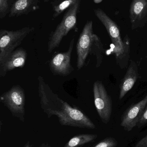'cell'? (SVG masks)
I'll return each instance as SVG.
<instances>
[{
    "label": "cell",
    "mask_w": 147,
    "mask_h": 147,
    "mask_svg": "<svg viewBox=\"0 0 147 147\" xmlns=\"http://www.w3.org/2000/svg\"><path fill=\"white\" fill-rule=\"evenodd\" d=\"M38 90L41 108L47 118L55 116L61 126L96 128L94 123L82 111L60 98L40 75L38 77Z\"/></svg>",
    "instance_id": "obj_1"
},
{
    "label": "cell",
    "mask_w": 147,
    "mask_h": 147,
    "mask_svg": "<svg viewBox=\"0 0 147 147\" xmlns=\"http://www.w3.org/2000/svg\"><path fill=\"white\" fill-rule=\"evenodd\" d=\"M76 53L77 68L78 70L86 65L90 55L96 57L97 68L102 64L104 49L100 38L93 32V22L91 20L86 22L79 35L76 45Z\"/></svg>",
    "instance_id": "obj_2"
},
{
    "label": "cell",
    "mask_w": 147,
    "mask_h": 147,
    "mask_svg": "<svg viewBox=\"0 0 147 147\" xmlns=\"http://www.w3.org/2000/svg\"><path fill=\"white\" fill-rule=\"evenodd\" d=\"M81 0L68 9L64 15L59 24L54 31L50 34L47 43V50L51 53L58 48L62 40L71 31H78L77 25V15L80 8Z\"/></svg>",
    "instance_id": "obj_3"
},
{
    "label": "cell",
    "mask_w": 147,
    "mask_h": 147,
    "mask_svg": "<svg viewBox=\"0 0 147 147\" xmlns=\"http://www.w3.org/2000/svg\"><path fill=\"white\" fill-rule=\"evenodd\" d=\"M34 27H25L16 30H0V64L34 31Z\"/></svg>",
    "instance_id": "obj_4"
},
{
    "label": "cell",
    "mask_w": 147,
    "mask_h": 147,
    "mask_svg": "<svg viewBox=\"0 0 147 147\" xmlns=\"http://www.w3.org/2000/svg\"><path fill=\"white\" fill-rule=\"evenodd\" d=\"M0 101L14 117L22 122L25 121L26 94L22 86L18 84L13 85L1 95Z\"/></svg>",
    "instance_id": "obj_5"
},
{
    "label": "cell",
    "mask_w": 147,
    "mask_h": 147,
    "mask_svg": "<svg viewBox=\"0 0 147 147\" xmlns=\"http://www.w3.org/2000/svg\"><path fill=\"white\" fill-rule=\"evenodd\" d=\"M94 103L102 121L107 124L112 113V101L103 83L97 80L93 84Z\"/></svg>",
    "instance_id": "obj_6"
},
{
    "label": "cell",
    "mask_w": 147,
    "mask_h": 147,
    "mask_svg": "<svg viewBox=\"0 0 147 147\" xmlns=\"http://www.w3.org/2000/svg\"><path fill=\"white\" fill-rule=\"evenodd\" d=\"M74 42L75 38H73L70 42L66 51L56 53L49 61V69L53 75L66 77L74 71V68L71 63V59Z\"/></svg>",
    "instance_id": "obj_7"
},
{
    "label": "cell",
    "mask_w": 147,
    "mask_h": 147,
    "mask_svg": "<svg viewBox=\"0 0 147 147\" xmlns=\"http://www.w3.org/2000/svg\"><path fill=\"white\" fill-rule=\"evenodd\" d=\"M96 16L99 19L107 30L114 46L113 53L116 57L121 55L123 51L124 44L121 38L120 29L117 24L102 9L100 8L94 9Z\"/></svg>",
    "instance_id": "obj_8"
},
{
    "label": "cell",
    "mask_w": 147,
    "mask_h": 147,
    "mask_svg": "<svg viewBox=\"0 0 147 147\" xmlns=\"http://www.w3.org/2000/svg\"><path fill=\"white\" fill-rule=\"evenodd\" d=\"M147 105V95L137 103L130 106L124 112L121 118V125L127 132L135 127Z\"/></svg>",
    "instance_id": "obj_9"
},
{
    "label": "cell",
    "mask_w": 147,
    "mask_h": 147,
    "mask_svg": "<svg viewBox=\"0 0 147 147\" xmlns=\"http://www.w3.org/2000/svg\"><path fill=\"white\" fill-rule=\"evenodd\" d=\"M132 30L142 28L147 23V0H133L129 9Z\"/></svg>",
    "instance_id": "obj_10"
},
{
    "label": "cell",
    "mask_w": 147,
    "mask_h": 147,
    "mask_svg": "<svg viewBox=\"0 0 147 147\" xmlns=\"http://www.w3.org/2000/svg\"><path fill=\"white\" fill-rule=\"evenodd\" d=\"M27 57V51L24 48L20 47L16 49L0 64V77L4 78L7 72L16 68L24 67Z\"/></svg>",
    "instance_id": "obj_11"
},
{
    "label": "cell",
    "mask_w": 147,
    "mask_h": 147,
    "mask_svg": "<svg viewBox=\"0 0 147 147\" xmlns=\"http://www.w3.org/2000/svg\"><path fill=\"white\" fill-rule=\"evenodd\" d=\"M40 0H15L9 13L10 18L19 17L30 13L39 8Z\"/></svg>",
    "instance_id": "obj_12"
},
{
    "label": "cell",
    "mask_w": 147,
    "mask_h": 147,
    "mask_svg": "<svg viewBox=\"0 0 147 147\" xmlns=\"http://www.w3.org/2000/svg\"><path fill=\"white\" fill-rule=\"evenodd\" d=\"M139 76L138 68L136 63L131 60L120 85L119 99L123 98L125 95L131 90L137 81Z\"/></svg>",
    "instance_id": "obj_13"
},
{
    "label": "cell",
    "mask_w": 147,
    "mask_h": 147,
    "mask_svg": "<svg viewBox=\"0 0 147 147\" xmlns=\"http://www.w3.org/2000/svg\"><path fill=\"white\" fill-rule=\"evenodd\" d=\"M98 135L93 134H80L71 138L64 147H80L92 142L97 138Z\"/></svg>",
    "instance_id": "obj_14"
},
{
    "label": "cell",
    "mask_w": 147,
    "mask_h": 147,
    "mask_svg": "<svg viewBox=\"0 0 147 147\" xmlns=\"http://www.w3.org/2000/svg\"><path fill=\"white\" fill-rule=\"evenodd\" d=\"M79 0H52L51 2L53 17L57 18L64 11L75 5Z\"/></svg>",
    "instance_id": "obj_15"
},
{
    "label": "cell",
    "mask_w": 147,
    "mask_h": 147,
    "mask_svg": "<svg viewBox=\"0 0 147 147\" xmlns=\"http://www.w3.org/2000/svg\"><path fill=\"white\" fill-rule=\"evenodd\" d=\"M130 38L128 35H126L123 40V51L121 55L116 57L117 64L121 69H124L127 67L128 63L130 56Z\"/></svg>",
    "instance_id": "obj_16"
},
{
    "label": "cell",
    "mask_w": 147,
    "mask_h": 147,
    "mask_svg": "<svg viewBox=\"0 0 147 147\" xmlns=\"http://www.w3.org/2000/svg\"><path fill=\"white\" fill-rule=\"evenodd\" d=\"M118 143L115 139L109 137L101 141L94 147H116Z\"/></svg>",
    "instance_id": "obj_17"
},
{
    "label": "cell",
    "mask_w": 147,
    "mask_h": 147,
    "mask_svg": "<svg viewBox=\"0 0 147 147\" xmlns=\"http://www.w3.org/2000/svg\"><path fill=\"white\" fill-rule=\"evenodd\" d=\"M10 7L8 0H0V19L6 17L9 13Z\"/></svg>",
    "instance_id": "obj_18"
},
{
    "label": "cell",
    "mask_w": 147,
    "mask_h": 147,
    "mask_svg": "<svg viewBox=\"0 0 147 147\" xmlns=\"http://www.w3.org/2000/svg\"><path fill=\"white\" fill-rule=\"evenodd\" d=\"M147 123V105L146 109L138 123L137 126L138 127H141L142 126H144Z\"/></svg>",
    "instance_id": "obj_19"
},
{
    "label": "cell",
    "mask_w": 147,
    "mask_h": 147,
    "mask_svg": "<svg viewBox=\"0 0 147 147\" xmlns=\"http://www.w3.org/2000/svg\"><path fill=\"white\" fill-rule=\"evenodd\" d=\"M133 147H147V135L140 140Z\"/></svg>",
    "instance_id": "obj_20"
},
{
    "label": "cell",
    "mask_w": 147,
    "mask_h": 147,
    "mask_svg": "<svg viewBox=\"0 0 147 147\" xmlns=\"http://www.w3.org/2000/svg\"><path fill=\"white\" fill-rule=\"evenodd\" d=\"M39 147H51V146L47 142H45L42 143Z\"/></svg>",
    "instance_id": "obj_21"
},
{
    "label": "cell",
    "mask_w": 147,
    "mask_h": 147,
    "mask_svg": "<svg viewBox=\"0 0 147 147\" xmlns=\"http://www.w3.org/2000/svg\"><path fill=\"white\" fill-rule=\"evenodd\" d=\"M23 147H33V145L30 143V142L28 141L26 142Z\"/></svg>",
    "instance_id": "obj_22"
},
{
    "label": "cell",
    "mask_w": 147,
    "mask_h": 147,
    "mask_svg": "<svg viewBox=\"0 0 147 147\" xmlns=\"http://www.w3.org/2000/svg\"><path fill=\"white\" fill-rule=\"evenodd\" d=\"M94 1L96 3H98L101 2L102 1V0H94Z\"/></svg>",
    "instance_id": "obj_23"
},
{
    "label": "cell",
    "mask_w": 147,
    "mask_h": 147,
    "mask_svg": "<svg viewBox=\"0 0 147 147\" xmlns=\"http://www.w3.org/2000/svg\"><path fill=\"white\" fill-rule=\"evenodd\" d=\"M12 0H8V1H9V3H10V2H11V1H12Z\"/></svg>",
    "instance_id": "obj_24"
}]
</instances>
